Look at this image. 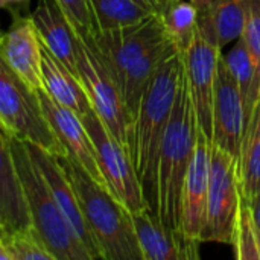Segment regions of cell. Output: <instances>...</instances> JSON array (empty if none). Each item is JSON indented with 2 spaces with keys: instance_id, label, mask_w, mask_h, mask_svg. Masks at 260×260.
<instances>
[{
  "instance_id": "cell-1",
  "label": "cell",
  "mask_w": 260,
  "mask_h": 260,
  "mask_svg": "<svg viewBox=\"0 0 260 260\" xmlns=\"http://www.w3.org/2000/svg\"><path fill=\"white\" fill-rule=\"evenodd\" d=\"M117 84L131 119L143 93L163 59L175 49L165 35L161 18H149L110 30H98L84 38Z\"/></svg>"
},
{
  "instance_id": "cell-2",
  "label": "cell",
  "mask_w": 260,
  "mask_h": 260,
  "mask_svg": "<svg viewBox=\"0 0 260 260\" xmlns=\"http://www.w3.org/2000/svg\"><path fill=\"white\" fill-rule=\"evenodd\" d=\"M197 131L198 123L183 73L174 110L158 148L149 201V209L158 221L181 233V190L193 157Z\"/></svg>"
},
{
  "instance_id": "cell-3",
  "label": "cell",
  "mask_w": 260,
  "mask_h": 260,
  "mask_svg": "<svg viewBox=\"0 0 260 260\" xmlns=\"http://www.w3.org/2000/svg\"><path fill=\"white\" fill-rule=\"evenodd\" d=\"M181 78V55L174 50L163 59L154 73L131 125L129 155L148 204L152 195L158 148L174 110Z\"/></svg>"
},
{
  "instance_id": "cell-4",
  "label": "cell",
  "mask_w": 260,
  "mask_h": 260,
  "mask_svg": "<svg viewBox=\"0 0 260 260\" xmlns=\"http://www.w3.org/2000/svg\"><path fill=\"white\" fill-rule=\"evenodd\" d=\"M76 190L87 224L104 260H143L131 212L98 184L72 157H56Z\"/></svg>"
},
{
  "instance_id": "cell-5",
  "label": "cell",
  "mask_w": 260,
  "mask_h": 260,
  "mask_svg": "<svg viewBox=\"0 0 260 260\" xmlns=\"http://www.w3.org/2000/svg\"><path fill=\"white\" fill-rule=\"evenodd\" d=\"M15 168L23 187L32 225L55 260H91L73 229L61 213L46 180L30 158L23 140L9 136Z\"/></svg>"
},
{
  "instance_id": "cell-6",
  "label": "cell",
  "mask_w": 260,
  "mask_h": 260,
  "mask_svg": "<svg viewBox=\"0 0 260 260\" xmlns=\"http://www.w3.org/2000/svg\"><path fill=\"white\" fill-rule=\"evenodd\" d=\"M0 128L11 137L43 148L53 157L67 155L52 131L38 94L0 59Z\"/></svg>"
},
{
  "instance_id": "cell-7",
  "label": "cell",
  "mask_w": 260,
  "mask_h": 260,
  "mask_svg": "<svg viewBox=\"0 0 260 260\" xmlns=\"http://www.w3.org/2000/svg\"><path fill=\"white\" fill-rule=\"evenodd\" d=\"M241 197L238 158L210 142L207 219L201 242L232 245Z\"/></svg>"
},
{
  "instance_id": "cell-8",
  "label": "cell",
  "mask_w": 260,
  "mask_h": 260,
  "mask_svg": "<svg viewBox=\"0 0 260 260\" xmlns=\"http://www.w3.org/2000/svg\"><path fill=\"white\" fill-rule=\"evenodd\" d=\"M82 122L93 140L98 165L107 190L129 212L149 209L142 183L126 148L113 137L93 110L82 116Z\"/></svg>"
},
{
  "instance_id": "cell-9",
  "label": "cell",
  "mask_w": 260,
  "mask_h": 260,
  "mask_svg": "<svg viewBox=\"0 0 260 260\" xmlns=\"http://www.w3.org/2000/svg\"><path fill=\"white\" fill-rule=\"evenodd\" d=\"M78 76L90 105L113 137L129 152L133 119L122 93L88 43L78 35Z\"/></svg>"
},
{
  "instance_id": "cell-10",
  "label": "cell",
  "mask_w": 260,
  "mask_h": 260,
  "mask_svg": "<svg viewBox=\"0 0 260 260\" xmlns=\"http://www.w3.org/2000/svg\"><path fill=\"white\" fill-rule=\"evenodd\" d=\"M221 55L222 49L219 44L200 30H197L192 43L181 55L183 73L197 123L209 140H212L213 134V94Z\"/></svg>"
},
{
  "instance_id": "cell-11",
  "label": "cell",
  "mask_w": 260,
  "mask_h": 260,
  "mask_svg": "<svg viewBox=\"0 0 260 260\" xmlns=\"http://www.w3.org/2000/svg\"><path fill=\"white\" fill-rule=\"evenodd\" d=\"M23 143L26 145L30 158L34 160V163L40 169L43 178L46 180L61 213L64 215L69 225L73 229L78 239L81 241V244L87 250L90 259H102L101 248H99V245H98V242H96V239H94V236H93V233L87 224V219L84 216V212H82L81 203L78 200L76 190L72 186V183H70L66 171L59 165L58 158L50 155L49 152H46L43 148H40L37 145H32L29 142H23Z\"/></svg>"
},
{
  "instance_id": "cell-12",
  "label": "cell",
  "mask_w": 260,
  "mask_h": 260,
  "mask_svg": "<svg viewBox=\"0 0 260 260\" xmlns=\"http://www.w3.org/2000/svg\"><path fill=\"white\" fill-rule=\"evenodd\" d=\"M212 114L213 134L210 142L238 158L247 116L239 87L222 55L218 64Z\"/></svg>"
},
{
  "instance_id": "cell-13",
  "label": "cell",
  "mask_w": 260,
  "mask_h": 260,
  "mask_svg": "<svg viewBox=\"0 0 260 260\" xmlns=\"http://www.w3.org/2000/svg\"><path fill=\"white\" fill-rule=\"evenodd\" d=\"M0 59L32 91L44 90L41 75V41L30 15H15L0 34Z\"/></svg>"
},
{
  "instance_id": "cell-14",
  "label": "cell",
  "mask_w": 260,
  "mask_h": 260,
  "mask_svg": "<svg viewBox=\"0 0 260 260\" xmlns=\"http://www.w3.org/2000/svg\"><path fill=\"white\" fill-rule=\"evenodd\" d=\"M43 113L55 133L56 139L64 146L69 157H72L98 184L107 189L101 174L93 140L82 122V117L75 111L56 104L44 90L37 91Z\"/></svg>"
},
{
  "instance_id": "cell-15",
  "label": "cell",
  "mask_w": 260,
  "mask_h": 260,
  "mask_svg": "<svg viewBox=\"0 0 260 260\" xmlns=\"http://www.w3.org/2000/svg\"><path fill=\"white\" fill-rule=\"evenodd\" d=\"M210 171V140L198 128L193 157L189 165L181 190V230L193 241L201 242L207 219Z\"/></svg>"
},
{
  "instance_id": "cell-16",
  "label": "cell",
  "mask_w": 260,
  "mask_h": 260,
  "mask_svg": "<svg viewBox=\"0 0 260 260\" xmlns=\"http://www.w3.org/2000/svg\"><path fill=\"white\" fill-rule=\"evenodd\" d=\"M139 248L143 260H193L200 257L201 242L184 233L165 227L151 209L131 212Z\"/></svg>"
},
{
  "instance_id": "cell-17",
  "label": "cell",
  "mask_w": 260,
  "mask_h": 260,
  "mask_svg": "<svg viewBox=\"0 0 260 260\" xmlns=\"http://www.w3.org/2000/svg\"><path fill=\"white\" fill-rule=\"evenodd\" d=\"M41 44L78 75V34L55 0H40L30 14Z\"/></svg>"
},
{
  "instance_id": "cell-18",
  "label": "cell",
  "mask_w": 260,
  "mask_h": 260,
  "mask_svg": "<svg viewBox=\"0 0 260 260\" xmlns=\"http://www.w3.org/2000/svg\"><path fill=\"white\" fill-rule=\"evenodd\" d=\"M32 225L9 136L0 128V227L6 235Z\"/></svg>"
},
{
  "instance_id": "cell-19",
  "label": "cell",
  "mask_w": 260,
  "mask_h": 260,
  "mask_svg": "<svg viewBox=\"0 0 260 260\" xmlns=\"http://www.w3.org/2000/svg\"><path fill=\"white\" fill-rule=\"evenodd\" d=\"M41 75L44 91L61 107L75 111L78 116H85L93 108L76 73L56 59L41 44Z\"/></svg>"
},
{
  "instance_id": "cell-20",
  "label": "cell",
  "mask_w": 260,
  "mask_h": 260,
  "mask_svg": "<svg viewBox=\"0 0 260 260\" xmlns=\"http://www.w3.org/2000/svg\"><path fill=\"white\" fill-rule=\"evenodd\" d=\"M238 163L241 193L253 204L260 193V98L247 116Z\"/></svg>"
},
{
  "instance_id": "cell-21",
  "label": "cell",
  "mask_w": 260,
  "mask_h": 260,
  "mask_svg": "<svg viewBox=\"0 0 260 260\" xmlns=\"http://www.w3.org/2000/svg\"><path fill=\"white\" fill-rule=\"evenodd\" d=\"M224 61L236 81L245 108V116L250 114L254 102L260 98V82L257 67L254 58L250 52V47L245 38L241 35L230 47L229 53H222Z\"/></svg>"
},
{
  "instance_id": "cell-22",
  "label": "cell",
  "mask_w": 260,
  "mask_h": 260,
  "mask_svg": "<svg viewBox=\"0 0 260 260\" xmlns=\"http://www.w3.org/2000/svg\"><path fill=\"white\" fill-rule=\"evenodd\" d=\"M163 30L172 47L183 55L198 30V9L190 0H171L161 14Z\"/></svg>"
},
{
  "instance_id": "cell-23",
  "label": "cell",
  "mask_w": 260,
  "mask_h": 260,
  "mask_svg": "<svg viewBox=\"0 0 260 260\" xmlns=\"http://www.w3.org/2000/svg\"><path fill=\"white\" fill-rule=\"evenodd\" d=\"M88 3L94 32L137 24L154 14L134 0H88Z\"/></svg>"
},
{
  "instance_id": "cell-24",
  "label": "cell",
  "mask_w": 260,
  "mask_h": 260,
  "mask_svg": "<svg viewBox=\"0 0 260 260\" xmlns=\"http://www.w3.org/2000/svg\"><path fill=\"white\" fill-rule=\"evenodd\" d=\"M232 245L238 260H260V229L257 227L251 204L241 197Z\"/></svg>"
},
{
  "instance_id": "cell-25",
  "label": "cell",
  "mask_w": 260,
  "mask_h": 260,
  "mask_svg": "<svg viewBox=\"0 0 260 260\" xmlns=\"http://www.w3.org/2000/svg\"><path fill=\"white\" fill-rule=\"evenodd\" d=\"M212 20L219 47L233 44L244 30V0H218L212 9Z\"/></svg>"
},
{
  "instance_id": "cell-26",
  "label": "cell",
  "mask_w": 260,
  "mask_h": 260,
  "mask_svg": "<svg viewBox=\"0 0 260 260\" xmlns=\"http://www.w3.org/2000/svg\"><path fill=\"white\" fill-rule=\"evenodd\" d=\"M5 238L14 260H55L34 225L11 235L5 233Z\"/></svg>"
},
{
  "instance_id": "cell-27",
  "label": "cell",
  "mask_w": 260,
  "mask_h": 260,
  "mask_svg": "<svg viewBox=\"0 0 260 260\" xmlns=\"http://www.w3.org/2000/svg\"><path fill=\"white\" fill-rule=\"evenodd\" d=\"M67 20L70 21L73 30L82 37L87 38L94 34V23L93 15L90 9L88 0H55Z\"/></svg>"
},
{
  "instance_id": "cell-28",
  "label": "cell",
  "mask_w": 260,
  "mask_h": 260,
  "mask_svg": "<svg viewBox=\"0 0 260 260\" xmlns=\"http://www.w3.org/2000/svg\"><path fill=\"white\" fill-rule=\"evenodd\" d=\"M242 37L254 58L260 82V0H244Z\"/></svg>"
},
{
  "instance_id": "cell-29",
  "label": "cell",
  "mask_w": 260,
  "mask_h": 260,
  "mask_svg": "<svg viewBox=\"0 0 260 260\" xmlns=\"http://www.w3.org/2000/svg\"><path fill=\"white\" fill-rule=\"evenodd\" d=\"M30 0H0V9L12 12V15H21L27 12Z\"/></svg>"
},
{
  "instance_id": "cell-30",
  "label": "cell",
  "mask_w": 260,
  "mask_h": 260,
  "mask_svg": "<svg viewBox=\"0 0 260 260\" xmlns=\"http://www.w3.org/2000/svg\"><path fill=\"white\" fill-rule=\"evenodd\" d=\"M134 2H137L139 5H142L143 8L149 9L154 14H161L163 9L166 8V5L171 0H134Z\"/></svg>"
},
{
  "instance_id": "cell-31",
  "label": "cell",
  "mask_w": 260,
  "mask_h": 260,
  "mask_svg": "<svg viewBox=\"0 0 260 260\" xmlns=\"http://www.w3.org/2000/svg\"><path fill=\"white\" fill-rule=\"evenodd\" d=\"M197 9H198V14H204V12H210L215 5L218 3V0H190Z\"/></svg>"
},
{
  "instance_id": "cell-32",
  "label": "cell",
  "mask_w": 260,
  "mask_h": 260,
  "mask_svg": "<svg viewBox=\"0 0 260 260\" xmlns=\"http://www.w3.org/2000/svg\"><path fill=\"white\" fill-rule=\"evenodd\" d=\"M0 260H14L12 253H11V250H9V245H8V242H6L5 233L0 236Z\"/></svg>"
},
{
  "instance_id": "cell-33",
  "label": "cell",
  "mask_w": 260,
  "mask_h": 260,
  "mask_svg": "<svg viewBox=\"0 0 260 260\" xmlns=\"http://www.w3.org/2000/svg\"><path fill=\"white\" fill-rule=\"evenodd\" d=\"M251 209H253V216H254V221H256L257 227L260 229V193H259V197L254 200V203L251 204Z\"/></svg>"
},
{
  "instance_id": "cell-34",
  "label": "cell",
  "mask_w": 260,
  "mask_h": 260,
  "mask_svg": "<svg viewBox=\"0 0 260 260\" xmlns=\"http://www.w3.org/2000/svg\"><path fill=\"white\" fill-rule=\"evenodd\" d=\"M3 233H5V232H3V229H2V227H0V236H2V235H3Z\"/></svg>"
},
{
  "instance_id": "cell-35",
  "label": "cell",
  "mask_w": 260,
  "mask_h": 260,
  "mask_svg": "<svg viewBox=\"0 0 260 260\" xmlns=\"http://www.w3.org/2000/svg\"><path fill=\"white\" fill-rule=\"evenodd\" d=\"M0 34H2V26H0Z\"/></svg>"
}]
</instances>
